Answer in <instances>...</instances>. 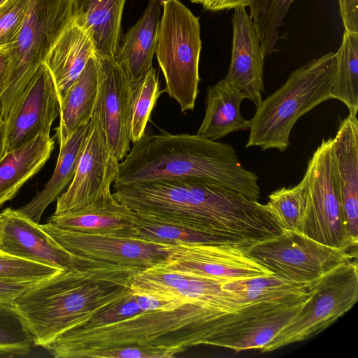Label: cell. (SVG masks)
Listing matches in <instances>:
<instances>
[{"instance_id": "e0dca14e", "label": "cell", "mask_w": 358, "mask_h": 358, "mask_svg": "<svg viewBox=\"0 0 358 358\" xmlns=\"http://www.w3.org/2000/svg\"><path fill=\"white\" fill-rule=\"evenodd\" d=\"M6 210V222L0 250L65 271L83 270L106 263L69 252L50 236L40 224L17 210L8 208Z\"/></svg>"}, {"instance_id": "1f68e13d", "label": "cell", "mask_w": 358, "mask_h": 358, "mask_svg": "<svg viewBox=\"0 0 358 358\" xmlns=\"http://www.w3.org/2000/svg\"><path fill=\"white\" fill-rule=\"evenodd\" d=\"M295 0H251L250 17L259 38L264 57L276 50L278 28Z\"/></svg>"}, {"instance_id": "d6a6232c", "label": "cell", "mask_w": 358, "mask_h": 358, "mask_svg": "<svg viewBox=\"0 0 358 358\" xmlns=\"http://www.w3.org/2000/svg\"><path fill=\"white\" fill-rule=\"evenodd\" d=\"M34 345V337L13 303H1L0 355H24Z\"/></svg>"}, {"instance_id": "277c9868", "label": "cell", "mask_w": 358, "mask_h": 358, "mask_svg": "<svg viewBox=\"0 0 358 358\" xmlns=\"http://www.w3.org/2000/svg\"><path fill=\"white\" fill-rule=\"evenodd\" d=\"M224 313L186 303L173 310L145 311L101 327H74L44 348L56 358H78L86 350L127 345L178 348L185 351L192 346L206 345L208 323Z\"/></svg>"}, {"instance_id": "7bdbcfd3", "label": "cell", "mask_w": 358, "mask_h": 358, "mask_svg": "<svg viewBox=\"0 0 358 358\" xmlns=\"http://www.w3.org/2000/svg\"><path fill=\"white\" fill-rule=\"evenodd\" d=\"M251 0H211L206 10L216 12L234 9L237 7H248Z\"/></svg>"}, {"instance_id": "52a82bcc", "label": "cell", "mask_w": 358, "mask_h": 358, "mask_svg": "<svg viewBox=\"0 0 358 358\" xmlns=\"http://www.w3.org/2000/svg\"><path fill=\"white\" fill-rule=\"evenodd\" d=\"M72 17L73 0H30L21 30L8 45L10 62L0 97L3 120Z\"/></svg>"}, {"instance_id": "d590c367", "label": "cell", "mask_w": 358, "mask_h": 358, "mask_svg": "<svg viewBox=\"0 0 358 358\" xmlns=\"http://www.w3.org/2000/svg\"><path fill=\"white\" fill-rule=\"evenodd\" d=\"M143 312L145 311L139 305L137 294L131 289L123 296L99 308L85 322L76 327H101L123 320Z\"/></svg>"}, {"instance_id": "3957f363", "label": "cell", "mask_w": 358, "mask_h": 358, "mask_svg": "<svg viewBox=\"0 0 358 358\" xmlns=\"http://www.w3.org/2000/svg\"><path fill=\"white\" fill-rule=\"evenodd\" d=\"M140 271L108 262L83 270H64L36 282L13 304L31 333L34 345L45 348L127 293L133 276Z\"/></svg>"}, {"instance_id": "4316f807", "label": "cell", "mask_w": 358, "mask_h": 358, "mask_svg": "<svg viewBox=\"0 0 358 358\" xmlns=\"http://www.w3.org/2000/svg\"><path fill=\"white\" fill-rule=\"evenodd\" d=\"M98 91V69L94 55L59 103V123L55 129V137L59 146L79 127L90 121Z\"/></svg>"}, {"instance_id": "8fae6325", "label": "cell", "mask_w": 358, "mask_h": 358, "mask_svg": "<svg viewBox=\"0 0 358 358\" xmlns=\"http://www.w3.org/2000/svg\"><path fill=\"white\" fill-rule=\"evenodd\" d=\"M118 169L119 161L108 145L96 97L75 176L66 190L57 198L53 215L78 210L112 195L110 185Z\"/></svg>"}, {"instance_id": "9c48e42d", "label": "cell", "mask_w": 358, "mask_h": 358, "mask_svg": "<svg viewBox=\"0 0 358 358\" xmlns=\"http://www.w3.org/2000/svg\"><path fill=\"white\" fill-rule=\"evenodd\" d=\"M357 299L358 267L352 260L310 284V296L299 314L261 352H271L317 336L348 312Z\"/></svg>"}, {"instance_id": "7c38bea8", "label": "cell", "mask_w": 358, "mask_h": 358, "mask_svg": "<svg viewBox=\"0 0 358 358\" xmlns=\"http://www.w3.org/2000/svg\"><path fill=\"white\" fill-rule=\"evenodd\" d=\"M41 227L69 252L111 264L145 270L163 264L168 255L167 244L65 229L48 222Z\"/></svg>"}, {"instance_id": "ba28073f", "label": "cell", "mask_w": 358, "mask_h": 358, "mask_svg": "<svg viewBox=\"0 0 358 358\" xmlns=\"http://www.w3.org/2000/svg\"><path fill=\"white\" fill-rule=\"evenodd\" d=\"M305 205L296 232L315 241L357 254L337 186L333 138L323 139L310 157L301 180Z\"/></svg>"}, {"instance_id": "2e32d148", "label": "cell", "mask_w": 358, "mask_h": 358, "mask_svg": "<svg viewBox=\"0 0 358 358\" xmlns=\"http://www.w3.org/2000/svg\"><path fill=\"white\" fill-rule=\"evenodd\" d=\"M59 115V100L52 74L43 62L9 111L6 124V152L39 134L50 135Z\"/></svg>"}, {"instance_id": "cb8c5ba5", "label": "cell", "mask_w": 358, "mask_h": 358, "mask_svg": "<svg viewBox=\"0 0 358 358\" xmlns=\"http://www.w3.org/2000/svg\"><path fill=\"white\" fill-rule=\"evenodd\" d=\"M54 146L53 138L39 134L17 148L6 152L0 161V208L13 199L43 167Z\"/></svg>"}, {"instance_id": "44dd1931", "label": "cell", "mask_w": 358, "mask_h": 358, "mask_svg": "<svg viewBox=\"0 0 358 358\" xmlns=\"http://www.w3.org/2000/svg\"><path fill=\"white\" fill-rule=\"evenodd\" d=\"M162 0H149L141 18L126 33L115 57L134 88L152 67Z\"/></svg>"}, {"instance_id": "ac0fdd59", "label": "cell", "mask_w": 358, "mask_h": 358, "mask_svg": "<svg viewBox=\"0 0 358 358\" xmlns=\"http://www.w3.org/2000/svg\"><path fill=\"white\" fill-rule=\"evenodd\" d=\"M234 10L231 58L224 79L257 106L262 100L265 57L245 7H237Z\"/></svg>"}, {"instance_id": "83f0119b", "label": "cell", "mask_w": 358, "mask_h": 358, "mask_svg": "<svg viewBox=\"0 0 358 358\" xmlns=\"http://www.w3.org/2000/svg\"><path fill=\"white\" fill-rule=\"evenodd\" d=\"M90 129V122L79 127L68 141L59 146L54 172L44 188L27 204L17 209L38 223L45 208L63 193L73 179Z\"/></svg>"}, {"instance_id": "30bf717a", "label": "cell", "mask_w": 358, "mask_h": 358, "mask_svg": "<svg viewBox=\"0 0 358 358\" xmlns=\"http://www.w3.org/2000/svg\"><path fill=\"white\" fill-rule=\"evenodd\" d=\"M245 251L274 274L308 285L357 257L356 253L333 248L298 232L287 231L256 242Z\"/></svg>"}, {"instance_id": "603a6c76", "label": "cell", "mask_w": 358, "mask_h": 358, "mask_svg": "<svg viewBox=\"0 0 358 358\" xmlns=\"http://www.w3.org/2000/svg\"><path fill=\"white\" fill-rule=\"evenodd\" d=\"M48 222L80 232L135 237L132 210L118 202L113 194L78 210L52 215Z\"/></svg>"}, {"instance_id": "60d3db41", "label": "cell", "mask_w": 358, "mask_h": 358, "mask_svg": "<svg viewBox=\"0 0 358 358\" xmlns=\"http://www.w3.org/2000/svg\"><path fill=\"white\" fill-rule=\"evenodd\" d=\"M345 31L358 33V0H338Z\"/></svg>"}, {"instance_id": "484cf974", "label": "cell", "mask_w": 358, "mask_h": 358, "mask_svg": "<svg viewBox=\"0 0 358 358\" xmlns=\"http://www.w3.org/2000/svg\"><path fill=\"white\" fill-rule=\"evenodd\" d=\"M242 93L231 86L224 78L206 90V111L197 135L212 141L250 128V121L240 112Z\"/></svg>"}, {"instance_id": "d4e9b609", "label": "cell", "mask_w": 358, "mask_h": 358, "mask_svg": "<svg viewBox=\"0 0 358 358\" xmlns=\"http://www.w3.org/2000/svg\"><path fill=\"white\" fill-rule=\"evenodd\" d=\"M127 0H73V20L85 29L96 52L115 57L121 41V22Z\"/></svg>"}, {"instance_id": "7a4b0ae2", "label": "cell", "mask_w": 358, "mask_h": 358, "mask_svg": "<svg viewBox=\"0 0 358 358\" xmlns=\"http://www.w3.org/2000/svg\"><path fill=\"white\" fill-rule=\"evenodd\" d=\"M119 163L113 187L150 181L211 183L258 201V177L245 169L234 148L197 135L144 134Z\"/></svg>"}, {"instance_id": "ffe728a7", "label": "cell", "mask_w": 358, "mask_h": 358, "mask_svg": "<svg viewBox=\"0 0 358 358\" xmlns=\"http://www.w3.org/2000/svg\"><path fill=\"white\" fill-rule=\"evenodd\" d=\"M310 294L261 315L245 320L212 334L208 345L235 352L263 348L299 314Z\"/></svg>"}, {"instance_id": "4fadbf2b", "label": "cell", "mask_w": 358, "mask_h": 358, "mask_svg": "<svg viewBox=\"0 0 358 358\" xmlns=\"http://www.w3.org/2000/svg\"><path fill=\"white\" fill-rule=\"evenodd\" d=\"M243 247L232 245H168L162 266L177 271L227 281L273 273L248 256Z\"/></svg>"}, {"instance_id": "f35d334b", "label": "cell", "mask_w": 358, "mask_h": 358, "mask_svg": "<svg viewBox=\"0 0 358 358\" xmlns=\"http://www.w3.org/2000/svg\"><path fill=\"white\" fill-rule=\"evenodd\" d=\"M30 0H7L0 6V47L13 43L25 20Z\"/></svg>"}, {"instance_id": "9a60e30c", "label": "cell", "mask_w": 358, "mask_h": 358, "mask_svg": "<svg viewBox=\"0 0 358 358\" xmlns=\"http://www.w3.org/2000/svg\"><path fill=\"white\" fill-rule=\"evenodd\" d=\"M99 76L97 100L108 145L122 161L130 150L134 102L131 81L115 57L94 53Z\"/></svg>"}, {"instance_id": "5bb4252c", "label": "cell", "mask_w": 358, "mask_h": 358, "mask_svg": "<svg viewBox=\"0 0 358 358\" xmlns=\"http://www.w3.org/2000/svg\"><path fill=\"white\" fill-rule=\"evenodd\" d=\"M224 282L158 265L136 273L131 289L137 294L182 299L220 312L236 311L248 306L236 295L224 290Z\"/></svg>"}, {"instance_id": "74e56055", "label": "cell", "mask_w": 358, "mask_h": 358, "mask_svg": "<svg viewBox=\"0 0 358 358\" xmlns=\"http://www.w3.org/2000/svg\"><path fill=\"white\" fill-rule=\"evenodd\" d=\"M184 351L178 348L127 345L86 350L78 358H171Z\"/></svg>"}, {"instance_id": "8d00e7d4", "label": "cell", "mask_w": 358, "mask_h": 358, "mask_svg": "<svg viewBox=\"0 0 358 358\" xmlns=\"http://www.w3.org/2000/svg\"><path fill=\"white\" fill-rule=\"evenodd\" d=\"M63 269L22 259L0 250V278L41 280Z\"/></svg>"}, {"instance_id": "f6af8a7d", "label": "cell", "mask_w": 358, "mask_h": 358, "mask_svg": "<svg viewBox=\"0 0 358 358\" xmlns=\"http://www.w3.org/2000/svg\"><path fill=\"white\" fill-rule=\"evenodd\" d=\"M6 210L4 209L2 212L0 213V244L6 226Z\"/></svg>"}, {"instance_id": "8992f818", "label": "cell", "mask_w": 358, "mask_h": 358, "mask_svg": "<svg viewBox=\"0 0 358 358\" xmlns=\"http://www.w3.org/2000/svg\"><path fill=\"white\" fill-rule=\"evenodd\" d=\"M162 7L155 52L166 83L162 92L184 113L194 110L199 93V18L179 0H164Z\"/></svg>"}, {"instance_id": "5b68a950", "label": "cell", "mask_w": 358, "mask_h": 358, "mask_svg": "<svg viewBox=\"0 0 358 358\" xmlns=\"http://www.w3.org/2000/svg\"><path fill=\"white\" fill-rule=\"evenodd\" d=\"M336 69L334 52L313 59L294 70L286 82L256 106L250 121L246 148L285 151L297 120L331 98Z\"/></svg>"}, {"instance_id": "ee69618b", "label": "cell", "mask_w": 358, "mask_h": 358, "mask_svg": "<svg viewBox=\"0 0 358 358\" xmlns=\"http://www.w3.org/2000/svg\"><path fill=\"white\" fill-rule=\"evenodd\" d=\"M6 153V124L0 115V161Z\"/></svg>"}, {"instance_id": "b9f144b4", "label": "cell", "mask_w": 358, "mask_h": 358, "mask_svg": "<svg viewBox=\"0 0 358 358\" xmlns=\"http://www.w3.org/2000/svg\"><path fill=\"white\" fill-rule=\"evenodd\" d=\"M10 62V54L8 45L0 47V97L6 89Z\"/></svg>"}, {"instance_id": "bcb514c9", "label": "cell", "mask_w": 358, "mask_h": 358, "mask_svg": "<svg viewBox=\"0 0 358 358\" xmlns=\"http://www.w3.org/2000/svg\"><path fill=\"white\" fill-rule=\"evenodd\" d=\"M211 0H190L191 2L194 3H199L203 6L205 8Z\"/></svg>"}, {"instance_id": "f1b7e54d", "label": "cell", "mask_w": 358, "mask_h": 358, "mask_svg": "<svg viewBox=\"0 0 358 358\" xmlns=\"http://www.w3.org/2000/svg\"><path fill=\"white\" fill-rule=\"evenodd\" d=\"M132 214L135 237L148 241L167 245L213 244L239 245L243 248L255 243L242 237L198 230L134 211Z\"/></svg>"}, {"instance_id": "836d02e7", "label": "cell", "mask_w": 358, "mask_h": 358, "mask_svg": "<svg viewBox=\"0 0 358 358\" xmlns=\"http://www.w3.org/2000/svg\"><path fill=\"white\" fill-rule=\"evenodd\" d=\"M162 92L156 69L152 66L143 79L134 88L130 129L131 143H135L145 134L150 114Z\"/></svg>"}, {"instance_id": "d6986e66", "label": "cell", "mask_w": 358, "mask_h": 358, "mask_svg": "<svg viewBox=\"0 0 358 358\" xmlns=\"http://www.w3.org/2000/svg\"><path fill=\"white\" fill-rule=\"evenodd\" d=\"M334 141L336 178L343 213L352 241L358 242V120L348 115Z\"/></svg>"}, {"instance_id": "4dcf8cb0", "label": "cell", "mask_w": 358, "mask_h": 358, "mask_svg": "<svg viewBox=\"0 0 358 358\" xmlns=\"http://www.w3.org/2000/svg\"><path fill=\"white\" fill-rule=\"evenodd\" d=\"M336 69L331 98L343 102L349 115L358 110V33L345 31L341 45L334 53Z\"/></svg>"}, {"instance_id": "f546056e", "label": "cell", "mask_w": 358, "mask_h": 358, "mask_svg": "<svg viewBox=\"0 0 358 358\" xmlns=\"http://www.w3.org/2000/svg\"><path fill=\"white\" fill-rule=\"evenodd\" d=\"M310 287V284L288 280L274 273L222 283V289L236 295L244 305L294 301L309 295Z\"/></svg>"}, {"instance_id": "7402d4cb", "label": "cell", "mask_w": 358, "mask_h": 358, "mask_svg": "<svg viewBox=\"0 0 358 358\" xmlns=\"http://www.w3.org/2000/svg\"><path fill=\"white\" fill-rule=\"evenodd\" d=\"M95 52L89 32L72 19L44 61L52 74L59 103Z\"/></svg>"}, {"instance_id": "e575fe53", "label": "cell", "mask_w": 358, "mask_h": 358, "mask_svg": "<svg viewBox=\"0 0 358 358\" xmlns=\"http://www.w3.org/2000/svg\"><path fill=\"white\" fill-rule=\"evenodd\" d=\"M266 205L284 231H296L301 220L305 205L302 182L292 187H283L271 192Z\"/></svg>"}, {"instance_id": "6da1fadb", "label": "cell", "mask_w": 358, "mask_h": 358, "mask_svg": "<svg viewBox=\"0 0 358 358\" xmlns=\"http://www.w3.org/2000/svg\"><path fill=\"white\" fill-rule=\"evenodd\" d=\"M115 199L132 211L192 229L253 243L283 233L266 204L211 183L159 180L114 187Z\"/></svg>"}, {"instance_id": "ab89813d", "label": "cell", "mask_w": 358, "mask_h": 358, "mask_svg": "<svg viewBox=\"0 0 358 358\" xmlns=\"http://www.w3.org/2000/svg\"><path fill=\"white\" fill-rule=\"evenodd\" d=\"M38 281L0 278V303H13Z\"/></svg>"}, {"instance_id": "7dc6e473", "label": "cell", "mask_w": 358, "mask_h": 358, "mask_svg": "<svg viewBox=\"0 0 358 358\" xmlns=\"http://www.w3.org/2000/svg\"><path fill=\"white\" fill-rule=\"evenodd\" d=\"M7 0H0V6Z\"/></svg>"}]
</instances>
